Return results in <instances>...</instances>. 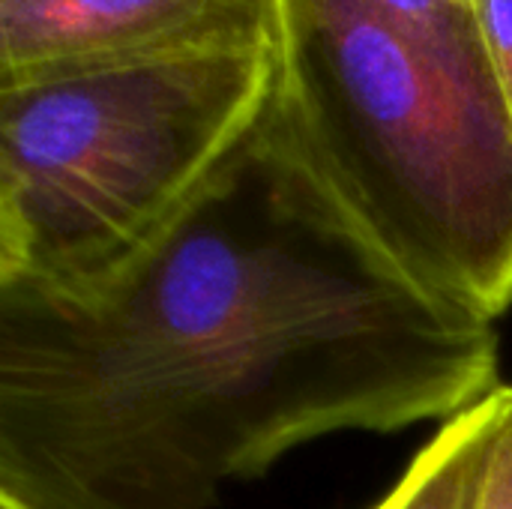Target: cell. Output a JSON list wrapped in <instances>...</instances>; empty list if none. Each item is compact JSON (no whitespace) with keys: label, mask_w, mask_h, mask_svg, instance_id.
<instances>
[{"label":"cell","mask_w":512,"mask_h":509,"mask_svg":"<svg viewBox=\"0 0 512 509\" xmlns=\"http://www.w3.org/2000/svg\"><path fill=\"white\" fill-rule=\"evenodd\" d=\"M498 354L495 321L372 237L273 90L126 261L0 291V501L213 509L300 444L459 417Z\"/></svg>","instance_id":"cell-1"},{"label":"cell","mask_w":512,"mask_h":509,"mask_svg":"<svg viewBox=\"0 0 512 509\" xmlns=\"http://www.w3.org/2000/svg\"><path fill=\"white\" fill-rule=\"evenodd\" d=\"M276 93L345 204L426 288L512 309V114L477 39L363 0H279Z\"/></svg>","instance_id":"cell-2"},{"label":"cell","mask_w":512,"mask_h":509,"mask_svg":"<svg viewBox=\"0 0 512 509\" xmlns=\"http://www.w3.org/2000/svg\"><path fill=\"white\" fill-rule=\"evenodd\" d=\"M279 42L0 87V291L87 282L153 240L264 114Z\"/></svg>","instance_id":"cell-3"},{"label":"cell","mask_w":512,"mask_h":509,"mask_svg":"<svg viewBox=\"0 0 512 509\" xmlns=\"http://www.w3.org/2000/svg\"><path fill=\"white\" fill-rule=\"evenodd\" d=\"M252 42H279V0H0V87Z\"/></svg>","instance_id":"cell-4"},{"label":"cell","mask_w":512,"mask_h":509,"mask_svg":"<svg viewBox=\"0 0 512 509\" xmlns=\"http://www.w3.org/2000/svg\"><path fill=\"white\" fill-rule=\"evenodd\" d=\"M495 393L447 420L414 456L393 492L372 509H471L477 468L495 420Z\"/></svg>","instance_id":"cell-5"},{"label":"cell","mask_w":512,"mask_h":509,"mask_svg":"<svg viewBox=\"0 0 512 509\" xmlns=\"http://www.w3.org/2000/svg\"><path fill=\"white\" fill-rule=\"evenodd\" d=\"M471 509H512V387L495 393V420L477 468Z\"/></svg>","instance_id":"cell-6"},{"label":"cell","mask_w":512,"mask_h":509,"mask_svg":"<svg viewBox=\"0 0 512 509\" xmlns=\"http://www.w3.org/2000/svg\"><path fill=\"white\" fill-rule=\"evenodd\" d=\"M363 3L378 15L417 33L444 36V39H477L468 0H363Z\"/></svg>","instance_id":"cell-7"},{"label":"cell","mask_w":512,"mask_h":509,"mask_svg":"<svg viewBox=\"0 0 512 509\" xmlns=\"http://www.w3.org/2000/svg\"><path fill=\"white\" fill-rule=\"evenodd\" d=\"M489 72L512 114V0H468Z\"/></svg>","instance_id":"cell-8"}]
</instances>
